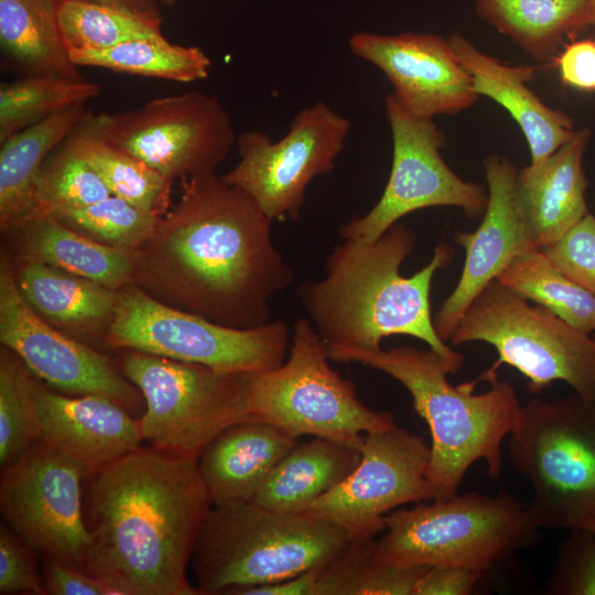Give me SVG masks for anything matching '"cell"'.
Wrapping results in <instances>:
<instances>
[{
	"label": "cell",
	"mask_w": 595,
	"mask_h": 595,
	"mask_svg": "<svg viewBox=\"0 0 595 595\" xmlns=\"http://www.w3.org/2000/svg\"><path fill=\"white\" fill-rule=\"evenodd\" d=\"M272 221L215 172L184 178L177 202L134 251L132 283L161 303L225 326L266 325L271 300L294 281L274 245Z\"/></svg>",
	"instance_id": "6da1fadb"
},
{
	"label": "cell",
	"mask_w": 595,
	"mask_h": 595,
	"mask_svg": "<svg viewBox=\"0 0 595 595\" xmlns=\"http://www.w3.org/2000/svg\"><path fill=\"white\" fill-rule=\"evenodd\" d=\"M85 478V571L120 595L201 594L186 567L213 504L197 458L139 447Z\"/></svg>",
	"instance_id": "7a4b0ae2"
},
{
	"label": "cell",
	"mask_w": 595,
	"mask_h": 595,
	"mask_svg": "<svg viewBox=\"0 0 595 595\" xmlns=\"http://www.w3.org/2000/svg\"><path fill=\"white\" fill-rule=\"evenodd\" d=\"M342 240L325 259L324 277L296 291L324 343L370 350L386 337L408 335L463 365V355L436 333L430 302L433 278L450 264L454 249L440 242L426 266L403 277L400 268L416 242L413 229L397 223L374 241Z\"/></svg>",
	"instance_id": "3957f363"
},
{
	"label": "cell",
	"mask_w": 595,
	"mask_h": 595,
	"mask_svg": "<svg viewBox=\"0 0 595 595\" xmlns=\"http://www.w3.org/2000/svg\"><path fill=\"white\" fill-rule=\"evenodd\" d=\"M326 350L333 361L380 370L409 391L414 411L431 434V500L457 494L464 475L477 461L486 462L490 478L500 476L502 442L517 426L522 411L512 385L495 377L482 393L475 392L477 379L453 386L447 375L456 374L462 365L430 347L365 350L326 345Z\"/></svg>",
	"instance_id": "277c9868"
},
{
	"label": "cell",
	"mask_w": 595,
	"mask_h": 595,
	"mask_svg": "<svg viewBox=\"0 0 595 595\" xmlns=\"http://www.w3.org/2000/svg\"><path fill=\"white\" fill-rule=\"evenodd\" d=\"M345 531L307 513H280L253 501L212 506L191 558L201 594L278 583L336 560Z\"/></svg>",
	"instance_id": "5b68a950"
},
{
	"label": "cell",
	"mask_w": 595,
	"mask_h": 595,
	"mask_svg": "<svg viewBox=\"0 0 595 595\" xmlns=\"http://www.w3.org/2000/svg\"><path fill=\"white\" fill-rule=\"evenodd\" d=\"M381 560L398 566H464L487 572L533 547L542 529L529 507L505 491L455 494L385 517Z\"/></svg>",
	"instance_id": "8992f818"
},
{
	"label": "cell",
	"mask_w": 595,
	"mask_h": 595,
	"mask_svg": "<svg viewBox=\"0 0 595 595\" xmlns=\"http://www.w3.org/2000/svg\"><path fill=\"white\" fill-rule=\"evenodd\" d=\"M508 456L541 528L595 533V402L573 393L522 405Z\"/></svg>",
	"instance_id": "52a82bcc"
},
{
	"label": "cell",
	"mask_w": 595,
	"mask_h": 595,
	"mask_svg": "<svg viewBox=\"0 0 595 595\" xmlns=\"http://www.w3.org/2000/svg\"><path fill=\"white\" fill-rule=\"evenodd\" d=\"M448 342L454 346L483 342L496 349L497 361L478 381L497 377V368L506 364L527 378L532 394L560 380L595 402V337L548 309L529 304L497 279L473 300Z\"/></svg>",
	"instance_id": "ba28073f"
},
{
	"label": "cell",
	"mask_w": 595,
	"mask_h": 595,
	"mask_svg": "<svg viewBox=\"0 0 595 595\" xmlns=\"http://www.w3.org/2000/svg\"><path fill=\"white\" fill-rule=\"evenodd\" d=\"M326 344L306 317L292 327L288 358L248 378L252 420L300 437L311 435L360 448L367 433L393 428L392 413L359 400L355 385L329 365Z\"/></svg>",
	"instance_id": "9c48e42d"
},
{
	"label": "cell",
	"mask_w": 595,
	"mask_h": 595,
	"mask_svg": "<svg viewBox=\"0 0 595 595\" xmlns=\"http://www.w3.org/2000/svg\"><path fill=\"white\" fill-rule=\"evenodd\" d=\"M117 296L106 335V344L112 349L198 364L228 374L272 370L290 350L292 332L283 320L253 328L225 326L161 303L133 283L120 288Z\"/></svg>",
	"instance_id": "30bf717a"
},
{
	"label": "cell",
	"mask_w": 595,
	"mask_h": 595,
	"mask_svg": "<svg viewBox=\"0 0 595 595\" xmlns=\"http://www.w3.org/2000/svg\"><path fill=\"white\" fill-rule=\"evenodd\" d=\"M122 374L141 392L142 439L151 447L197 458L226 428L252 420L248 401L250 374L127 350Z\"/></svg>",
	"instance_id": "8fae6325"
},
{
	"label": "cell",
	"mask_w": 595,
	"mask_h": 595,
	"mask_svg": "<svg viewBox=\"0 0 595 595\" xmlns=\"http://www.w3.org/2000/svg\"><path fill=\"white\" fill-rule=\"evenodd\" d=\"M101 138L174 182L215 172L236 142L219 98L192 90L96 115Z\"/></svg>",
	"instance_id": "7c38bea8"
},
{
	"label": "cell",
	"mask_w": 595,
	"mask_h": 595,
	"mask_svg": "<svg viewBox=\"0 0 595 595\" xmlns=\"http://www.w3.org/2000/svg\"><path fill=\"white\" fill-rule=\"evenodd\" d=\"M385 107L392 136L390 175L376 205L338 228L340 239L374 241L405 215L428 207H459L468 218H482L488 190L446 164L441 154L446 139L433 119L411 115L392 93Z\"/></svg>",
	"instance_id": "4fadbf2b"
},
{
	"label": "cell",
	"mask_w": 595,
	"mask_h": 595,
	"mask_svg": "<svg viewBox=\"0 0 595 595\" xmlns=\"http://www.w3.org/2000/svg\"><path fill=\"white\" fill-rule=\"evenodd\" d=\"M350 131L326 102L301 109L279 141L259 131L237 140L239 161L223 180L246 192L272 220H298L306 188L333 171Z\"/></svg>",
	"instance_id": "5bb4252c"
},
{
	"label": "cell",
	"mask_w": 595,
	"mask_h": 595,
	"mask_svg": "<svg viewBox=\"0 0 595 595\" xmlns=\"http://www.w3.org/2000/svg\"><path fill=\"white\" fill-rule=\"evenodd\" d=\"M84 478L77 463L36 441L2 468L0 508L31 550L85 571Z\"/></svg>",
	"instance_id": "9a60e30c"
},
{
	"label": "cell",
	"mask_w": 595,
	"mask_h": 595,
	"mask_svg": "<svg viewBox=\"0 0 595 595\" xmlns=\"http://www.w3.org/2000/svg\"><path fill=\"white\" fill-rule=\"evenodd\" d=\"M359 450L351 473L304 512L343 529L349 542L377 538L394 508L431 500L423 437L394 425L365 434Z\"/></svg>",
	"instance_id": "2e32d148"
},
{
	"label": "cell",
	"mask_w": 595,
	"mask_h": 595,
	"mask_svg": "<svg viewBox=\"0 0 595 595\" xmlns=\"http://www.w3.org/2000/svg\"><path fill=\"white\" fill-rule=\"evenodd\" d=\"M0 342L37 379L64 393L108 397L130 412L139 410L140 390L109 358L42 320L21 296L6 252L0 261Z\"/></svg>",
	"instance_id": "e0dca14e"
},
{
	"label": "cell",
	"mask_w": 595,
	"mask_h": 595,
	"mask_svg": "<svg viewBox=\"0 0 595 595\" xmlns=\"http://www.w3.org/2000/svg\"><path fill=\"white\" fill-rule=\"evenodd\" d=\"M348 44L354 55L386 75L396 99L415 117L455 115L479 98L448 40L440 35L357 32Z\"/></svg>",
	"instance_id": "ac0fdd59"
},
{
	"label": "cell",
	"mask_w": 595,
	"mask_h": 595,
	"mask_svg": "<svg viewBox=\"0 0 595 595\" xmlns=\"http://www.w3.org/2000/svg\"><path fill=\"white\" fill-rule=\"evenodd\" d=\"M488 204L478 228L458 231L454 241L465 249L461 278L433 315L436 333L448 342L473 300L519 255L537 249L529 236L518 196V167L497 153L483 161Z\"/></svg>",
	"instance_id": "d6986e66"
},
{
	"label": "cell",
	"mask_w": 595,
	"mask_h": 595,
	"mask_svg": "<svg viewBox=\"0 0 595 595\" xmlns=\"http://www.w3.org/2000/svg\"><path fill=\"white\" fill-rule=\"evenodd\" d=\"M30 393L37 441L77 463L85 477L143 442L140 418L108 397L64 396L33 375Z\"/></svg>",
	"instance_id": "ffe728a7"
},
{
	"label": "cell",
	"mask_w": 595,
	"mask_h": 595,
	"mask_svg": "<svg viewBox=\"0 0 595 595\" xmlns=\"http://www.w3.org/2000/svg\"><path fill=\"white\" fill-rule=\"evenodd\" d=\"M447 40L469 74L474 91L500 105L521 129L530 151L529 167L540 166L574 134V120L549 107L527 85L534 79L537 67L504 63L458 33Z\"/></svg>",
	"instance_id": "44dd1931"
},
{
	"label": "cell",
	"mask_w": 595,
	"mask_h": 595,
	"mask_svg": "<svg viewBox=\"0 0 595 595\" xmlns=\"http://www.w3.org/2000/svg\"><path fill=\"white\" fill-rule=\"evenodd\" d=\"M589 139L588 128L576 129L540 166L518 170L519 202L537 249L558 241L589 213L583 166Z\"/></svg>",
	"instance_id": "7402d4cb"
},
{
	"label": "cell",
	"mask_w": 595,
	"mask_h": 595,
	"mask_svg": "<svg viewBox=\"0 0 595 595\" xmlns=\"http://www.w3.org/2000/svg\"><path fill=\"white\" fill-rule=\"evenodd\" d=\"M299 437L261 420H246L219 432L201 452L197 466L213 506L252 501Z\"/></svg>",
	"instance_id": "603a6c76"
},
{
	"label": "cell",
	"mask_w": 595,
	"mask_h": 595,
	"mask_svg": "<svg viewBox=\"0 0 595 595\" xmlns=\"http://www.w3.org/2000/svg\"><path fill=\"white\" fill-rule=\"evenodd\" d=\"M13 268L21 296L42 320L89 346L99 339L106 344L118 290L43 263Z\"/></svg>",
	"instance_id": "cb8c5ba5"
},
{
	"label": "cell",
	"mask_w": 595,
	"mask_h": 595,
	"mask_svg": "<svg viewBox=\"0 0 595 595\" xmlns=\"http://www.w3.org/2000/svg\"><path fill=\"white\" fill-rule=\"evenodd\" d=\"M13 263L36 262L90 279L110 289L132 283L134 251L101 245L54 215L35 213L4 232Z\"/></svg>",
	"instance_id": "d4e9b609"
},
{
	"label": "cell",
	"mask_w": 595,
	"mask_h": 595,
	"mask_svg": "<svg viewBox=\"0 0 595 595\" xmlns=\"http://www.w3.org/2000/svg\"><path fill=\"white\" fill-rule=\"evenodd\" d=\"M85 104L58 111L14 133L0 150V228L10 230L37 208V183L50 154L87 115Z\"/></svg>",
	"instance_id": "484cf974"
},
{
	"label": "cell",
	"mask_w": 595,
	"mask_h": 595,
	"mask_svg": "<svg viewBox=\"0 0 595 595\" xmlns=\"http://www.w3.org/2000/svg\"><path fill=\"white\" fill-rule=\"evenodd\" d=\"M360 450L323 437L296 443L274 466L252 501L280 513H304L357 466Z\"/></svg>",
	"instance_id": "4316f807"
},
{
	"label": "cell",
	"mask_w": 595,
	"mask_h": 595,
	"mask_svg": "<svg viewBox=\"0 0 595 595\" xmlns=\"http://www.w3.org/2000/svg\"><path fill=\"white\" fill-rule=\"evenodd\" d=\"M60 0H0V44L26 75L84 79L58 23Z\"/></svg>",
	"instance_id": "83f0119b"
},
{
	"label": "cell",
	"mask_w": 595,
	"mask_h": 595,
	"mask_svg": "<svg viewBox=\"0 0 595 595\" xmlns=\"http://www.w3.org/2000/svg\"><path fill=\"white\" fill-rule=\"evenodd\" d=\"M477 14L526 53L545 61L564 35L589 24L587 0H475Z\"/></svg>",
	"instance_id": "f1b7e54d"
},
{
	"label": "cell",
	"mask_w": 595,
	"mask_h": 595,
	"mask_svg": "<svg viewBox=\"0 0 595 595\" xmlns=\"http://www.w3.org/2000/svg\"><path fill=\"white\" fill-rule=\"evenodd\" d=\"M72 133L80 153L111 195L159 216L167 212L173 182L138 158L105 141L98 131L96 115L88 111Z\"/></svg>",
	"instance_id": "f546056e"
},
{
	"label": "cell",
	"mask_w": 595,
	"mask_h": 595,
	"mask_svg": "<svg viewBox=\"0 0 595 595\" xmlns=\"http://www.w3.org/2000/svg\"><path fill=\"white\" fill-rule=\"evenodd\" d=\"M68 53L77 67H102L177 83L204 79L212 67L209 57L202 48L172 44L163 35L127 41L102 51Z\"/></svg>",
	"instance_id": "4dcf8cb0"
},
{
	"label": "cell",
	"mask_w": 595,
	"mask_h": 595,
	"mask_svg": "<svg viewBox=\"0 0 595 595\" xmlns=\"http://www.w3.org/2000/svg\"><path fill=\"white\" fill-rule=\"evenodd\" d=\"M497 280L573 327L595 332V296L564 275L540 249L516 257Z\"/></svg>",
	"instance_id": "1f68e13d"
},
{
	"label": "cell",
	"mask_w": 595,
	"mask_h": 595,
	"mask_svg": "<svg viewBox=\"0 0 595 595\" xmlns=\"http://www.w3.org/2000/svg\"><path fill=\"white\" fill-rule=\"evenodd\" d=\"M426 566H398L378 555L376 538L350 542L320 571L314 595H413Z\"/></svg>",
	"instance_id": "d6a6232c"
},
{
	"label": "cell",
	"mask_w": 595,
	"mask_h": 595,
	"mask_svg": "<svg viewBox=\"0 0 595 595\" xmlns=\"http://www.w3.org/2000/svg\"><path fill=\"white\" fill-rule=\"evenodd\" d=\"M99 86L85 79L53 75H26L0 86V143L58 111L99 94Z\"/></svg>",
	"instance_id": "836d02e7"
},
{
	"label": "cell",
	"mask_w": 595,
	"mask_h": 595,
	"mask_svg": "<svg viewBox=\"0 0 595 595\" xmlns=\"http://www.w3.org/2000/svg\"><path fill=\"white\" fill-rule=\"evenodd\" d=\"M161 21L87 0H60L58 23L71 51H102L120 43L163 35Z\"/></svg>",
	"instance_id": "e575fe53"
},
{
	"label": "cell",
	"mask_w": 595,
	"mask_h": 595,
	"mask_svg": "<svg viewBox=\"0 0 595 595\" xmlns=\"http://www.w3.org/2000/svg\"><path fill=\"white\" fill-rule=\"evenodd\" d=\"M109 195L106 184L83 156L71 132L41 170L35 213L78 209Z\"/></svg>",
	"instance_id": "d590c367"
},
{
	"label": "cell",
	"mask_w": 595,
	"mask_h": 595,
	"mask_svg": "<svg viewBox=\"0 0 595 595\" xmlns=\"http://www.w3.org/2000/svg\"><path fill=\"white\" fill-rule=\"evenodd\" d=\"M52 215L101 245L131 251L151 238L161 217L115 195L83 208Z\"/></svg>",
	"instance_id": "8d00e7d4"
},
{
	"label": "cell",
	"mask_w": 595,
	"mask_h": 595,
	"mask_svg": "<svg viewBox=\"0 0 595 595\" xmlns=\"http://www.w3.org/2000/svg\"><path fill=\"white\" fill-rule=\"evenodd\" d=\"M31 371L9 348L0 351V464L6 467L37 441Z\"/></svg>",
	"instance_id": "74e56055"
},
{
	"label": "cell",
	"mask_w": 595,
	"mask_h": 595,
	"mask_svg": "<svg viewBox=\"0 0 595 595\" xmlns=\"http://www.w3.org/2000/svg\"><path fill=\"white\" fill-rule=\"evenodd\" d=\"M553 595H595V533L573 530L558 549L548 581Z\"/></svg>",
	"instance_id": "f35d334b"
},
{
	"label": "cell",
	"mask_w": 595,
	"mask_h": 595,
	"mask_svg": "<svg viewBox=\"0 0 595 595\" xmlns=\"http://www.w3.org/2000/svg\"><path fill=\"white\" fill-rule=\"evenodd\" d=\"M570 280L595 296V215L588 213L554 244L540 249Z\"/></svg>",
	"instance_id": "ab89813d"
},
{
	"label": "cell",
	"mask_w": 595,
	"mask_h": 595,
	"mask_svg": "<svg viewBox=\"0 0 595 595\" xmlns=\"http://www.w3.org/2000/svg\"><path fill=\"white\" fill-rule=\"evenodd\" d=\"M31 549L6 523L0 526V594H46Z\"/></svg>",
	"instance_id": "60d3db41"
},
{
	"label": "cell",
	"mask_w": 595,
	"mask_h": 595,
	"mask_svg": "<svg viewBox=\"0 0 595 595\" xmlns=\"http://www.w3.org/2000/svg\"><path fill=\"white\" fill-rule=\"evenodd\" d=\"M43 582L51 595H120L107 582L54 558L45 556Z\"/></svg>",
	"instance_id": "b9f144b4"
},
{
	"label": "cell",
	"mask_w": 595,
	"mask_h": 595,
	"mask_svg": "<svg viewBox=\"0 0 595 595\" xmlns=\"http://www.w3.org/2000/svg\"><path fill=\"white\" fill-rule=\"evenodd\" d=\"M485 573L464 566H430L419 577L413 595H469Z\"/></svg>",
	"instance_id": "7bdbcfd3"
},
{
	"label": "cell",
	"mask_w": 595,
	"mask_h": 595,
	"mask_svg": "<svg viewBox=\"0 0 595 595\" xmlns=\"http://www.w3.org/2000/svg\"><path fill=\"white\" fill-rule=\"evenodd\" d=\"M562 83L581 91H595V40L571 42L556 58Z\"/></svg>",
	"instance_id": "ee69618b"
},
{
	"label": "cell",
	"mask_w": 595,
	"mask_h": 595,
	"mask_svg": "<svg viewBox=\"0 0 595 595\" xmlns=\"http://www.w3.org/2000/svg\"><path fill=\"white\" fill-rule=\"evenodd\" d=\"M322 569L311 570L278 583L245 587L232 595H314V587Z\"/></svg>",
	"instance_id": "f6af8a7d"
},
{
	"label": "cell",
	"mask_w": 595,
	"mask_h": 595,
	"mask_svg": "<svg viewBox=\"0 0 595 595\" xmlns=\"http://www.w3.org/2000/svg\"><path fill=\"white\" fill-rule=\"evenodd\" d=\"M105 3L154 20H161L154 0H87Z\"/></svg>",
	"instance_id": "bcb514c9"
},
{
	"label": "cell",
	"mask_w": 595,
	"mask_h": 595,
	"mask_svg": "<svg viewBox=\"0 0 595 595\" xmlns=\"http://www.w3.org/2000/svg\"><path fill=\"white\" fill-rule=\"evenodd\" d=\"M589 24L595 25V0H587Z\"/></svg>",
	"instance_id": "7dc6e473"
},
{
	"label": "cell",
	"mask_w": 595,
	"mask_h": 595,
	"mask_svg": "<svg viewBox=\"0 0 595 595\" xmlns=\"http://www.w3.org/2000/svg\"><path fill=\"white\" fill-rule=\"evenodd\" d=\"M161 1L166 6H173L174 3H176L180 0H161Z\"/></svg>",
	"instance_id": "c3c4849f"
},
{
	"label": "cell",
	"mask_w": 595,
	"mask_h": 595,
	"mask_svg": "<svg viewBox=\"0 0 595 595\" xmlns=\"http://www.w3.org/2000/svg\"><path fill=\"white\" fill-rule=\"evenodd\" d=\"M593 214L595 215V208H594V213H593Z\"/></svg>",
	"instance_id": "681fc988"
}]
</instances>
